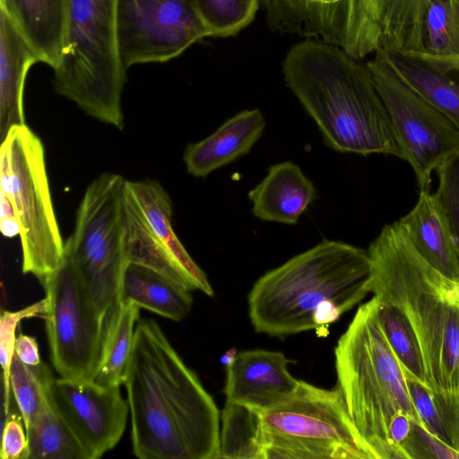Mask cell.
I'll return each mask as SVG.
<instances>
[{
  "label": "cell",
  "instance_id": "6da1fadb",
  "mask_svg": "<svg viewBox=\"0 0 459 459\" xmlns=\"http://www.w3.org/2000/svg\"><path fill=\"white\" fill-rule=\"evenodd\" d=\"M123 385L140 459H218L221 411L153 319L139 320Z\"/></svg>",
  "mask_w": 459,
  "mask_h": 459
},
{
  "label": "cell",
  "instance_id": "7a4b0ae2",
  "mask_svg": "<svg viewBox=\"0 0 459 459\" xmlns=\"http://www.w3.org/2000/svg\"><path fill=\"white\" fill-rule=\"evenodd\" d=\"M370 292L396 307L418 341L452 446L459 437V281L432 267L394 221L370 243Z\"/></svg>",
  "mask_w": 459,
  "mask_h": 459
},
{
  "label": "cell",
  "instance_id": "3957f363",
  "mask_svg": "<svg viewBox=\"0 0 459 459\" xmlns=\"http://www.w3.org/2000/svg\"><path fill=\"white\" fill-rule=\"evenodd\" d=\"M368 250L325 239L264 273L247 296L256 333L285 336L327 326L370 292Z\"/></svg>",
  "mask_w": 459,
  "mask_h": 459
},
{
  "label": "cell",
  "instance_id": "277c9868",
  "mask_svg": "<svg viewBox=\"0 0 459 459\" xmlns=\"http://www.w3.org/2000/svg\"><path fill=\"white\" fill-rule=\"evenodd\" d=\"M282 74L328 147L343 153L400 157L366 64L334 45L305 39L287 53Z\"/></svg>",
  "mask_w": 459,
  "mask_h": 459
},
{
  "label": "cell",
  "instance_id": "5b68a950",
  "mask_svg": "<svg viewBox=\"0 0 459 459\" xmlns=\"http://www.w3.org/2000/svg\"><path fill=\"white\" fill-rule=\"evenodd\" d=\"M378 299L360 305L334 349L337 386L374 459H403L412 423L427 429L381 327ZM429 430V429H428Z\"/></svg>",
  "mask_w": 459,
  "mask_h": 459
},
{
  "label": "cell",
  "instance_id": "8992f818",
  "mask_svg": "<svg viewBox=\"0 0 459 459\" xmlns=\"http://www.w3.org/2000/svg\"><path fill=\"white\" fill-rule=\"evenodd\" d=\"M67 53L54 71L56 92L90 117L124 127L126 82L117 41L118 0H68Z\"/></svg>",
  "mask_w": 459,
  "mask_h": 459
},
{
  "label": "cell",
  "instance_id": "52a82bcc",
  "mask_svg": "<svg viewBox=\"0 0 459 459\" xmlns=\"http://www.w3.org/2000/svg\"><path fill=\"white\" fill-rule=\"evenodd\" d=\"M260 414L264 459H374L337 385L299 380L289 397Z\"/></svg>",
  "mask_w": 459,
  "mask_h": 459
},
{
  "label": "cell",
  "instance_id": "ba28073f",
  "mask_svg": "<svg viewBox=\"0 0 459 459\" xmlns=\"http://www.w3.org/2000/svg\"><path fill=\"white\" fill-rule=\"evenodd\" d=\"M0 190L16 214L22 272L42 284L63 262L65 243L53 208L44 146L25 124L12 127L2 141Z\"/></svg>",
  "mask_w": 459,
  "mask_h": 459
},
{
  "label": "cell",
  "instance_id": "9c48e42d",
  "mask_svg": "<svg viewBox=\"0 0 459 459\" xmlns=\"http://www.w3.org/2000/svg\"><path fill=\"white\" fill-rule=\"evenodd\" d=\"M125 178L103 173L87 187L76 213L65 254L79 272L100 317L119 301L127 266L123 204Z\"/></svg>",
  "mask_w": 459,
  "mask_h": 459
},
{
  "label": "cell",
  "instance_id": "30bf717a",
  "mask_svg": "<svg viewBox=\"0 0 459 459\" xmlns=\"http://www.w3.org/2000/svg\"><path fill=\"white\" fill-rule=\"evenodd\" d=\"M365 64L389 117L400 158L411 164L420 191L429 190L432 172L459 155V129L379 53Z\"/></svg>",
  "mask_w": 459,
  "mask_h": 459
},
{
  "label": "cell",
  "instance_id": "8fae6325",
  "mask_svg": "<svg viewBox=\"0 0 459 459\" xmlns=\"http://www.w3.org/2000/svg\"><path fill=\"white\" fill-rule=\"evenodd\" d=\"M394 0H262L268 27L339 47L357 60L381 49Z\"/></svg>",
  "mask_w": 459,
  "mask_h": 459
},
{
  "label": "cell",
  "instance_id": "7c38bea8",
  "mask_svg": "<svg viewBox=\"0 0 459 459\" xmlns=\"http://www.w3.org/2000/svg\"><path fill=\"white\" fill-rule=\"evenodd\" d=\"M123 204L129 264L148 267L189 290L214 292L172 227L171 201L154 181L125 180Z\"/></svg>",
  "mask_w": 459,
  "mask_h": 459
},
{
  "label": "cell",
  "instance_id": "4fadbf2b",
  "mask_svg": "<svg viewBox=\"0 0 459 459\" xmlns=\"http://www.w3.org/2000/svg\"><path fill=\"white\" fill-rule=\"evenodd\" d=\"M42 286L48 299L46 333L55 370L64 378L94 380L104 322L65 254L58 269Z\"/></svg>",
  "mask_w": 459,
  "mask_h": 459
},
{
  "label": "cell",
  "instance_id": "5bb4252c",
  "mask_svg": "<svg viewBox=\"0 0 459 459\" xmlns=\"http://www.w3.org/2000/svg\"><path fill=\"white\" fill-rule=\"evenodd\" d=\"M117 28L126 69L168 62L210 37L195 0H118Z\"/></svg>",
  "mask_w": 459,
  "mask_h": 459
},
{
  "label": "cell",
  "instance_id": "9a60e30c",
  "mask_svg": "<svg viewBox=\"0 0 459 459\" xmlns=\"http://www.w3.org/2000/svg\"><path fill=\"white\" fill-rule=\"evenodd\" d=\"M51 396L90 459L101 457L119 442L129 413L120 386L60 377L53 381Z\"/></svg>",
  "mask_w": 459,
  "mask_h": 459
},
{
  "label": "cell",
  "instance_id": "2e32d148",
  "mask_svg": "<svg viewBox=\"0 0 459 459\" xmlns=\"http://www.w3.org/2000/svg\"><path fill=\"white\" fill-rule=\"evenodd\" d=\"M290 362L281 351L255 349L236 354L227 365L226 402L261 411L277 405L299 382L288 369Z\"/></svg>",
  "mask_w": 459,
  "mask_h": 459
},
{
  "label": "cell",
  "instance_id": "e0dca14e",
  "mask_svg": "<svg viewBox=\"0 0 459 459\" xmlns=\"http://www.w3.org/2000/svg\"><path fill=\"white\" fill-rule=\"evenodd\" d=\"M3 11L39 59L53 71L68 48V0H0Z\"/></svg>",
  "mask_w": 459,
  "mask_h": 459
},
{
  "label": "cell",
  "instance_id": "ac0fdd59",
  "mask_svg": "<svg viewBox=\"0 0 459 459\" xmlns=\"http://www.w3.org/2000/svg\"><path fill=\"white\" fill-rule=\"evenodd\" d=\"M264 128L265 119L259 109L238 112L212 134L186 148L183 160L187 172L195 178H205L247 154Z\"/></svg>",
  "mask_w": 459,
  "mask_h": 459
},
{
  "label": "cell",
  "instance_id": "d6986e66",
  "mask_svg": "<svg viewBox=\"0 0 459 459\" xmlns=\"http://www.w3.org/2000/svg\"><path fill=\"white\" fill-rule=\"evenodd\" d=\"M315 197L312 181L289 160L271 166L264 179L248 193L255 217L288 225L298 222Z\"/></svg>",
  "mask_w": 459,
  "mask_h": 459
},
{
  "label": "cell",
  "instance_id": "ffe728a7",
  "mask_svg": "<svg viewBox=\"0 0 459 459\" xmlns=\"http://www.w3.org/2000/svg\"><path fill=\"white\" fill-rule=\"evenodd\" d=\"M397 223L432 267L446 277L459 281V252L429 190L420 192L415 206Z\"/></svg>",
  "mask_w": 459,
  "mask_h": 459
},
{
  "label": "cell",
  "instance_id": "44dd1931",
  "mask_svg": "<svg viewBox=\"0 0 459 459\" xmlns=\"http://www.w3.org/2000/svg\"><path fill=\"white\" fill-rule=\"evenodd\" d=\"M38 57L8 16L0 10V137L24 125L23 89L30 68Z\"/></svg>",
  "mask_w": 459,
  "mask_h": 459
},
{
  "label": "cell",
  "instance_id": "7402d4cb",
  "mask_svg": "<svg viewBox=\"0 0 459 459\" xmlns=\"http://www.w3.org/2000/svg\"><path fill=\"white\" fill-rule=\"evenodd\" d=\"M190 291L148 267L128 264L121 281L119 300L180 321L192 308Z\"/></svg>",
  "mask_w": 459,
  "mask_h": 459
},
{
  "label": "cell",
  "instance_id": "603a6c76",
  "mask_svg": "<svg viewBox=\"0 0 459 459\" xmlns=\"http://www.w3.org/2000/svg\"><path fill=\"white\" fill-rule=\"evenodd\" d=\"M378 53L406 83L443 112L459 129V64L446 71H437L411 56Z\"/></svg>",
  "mask_w": 459,
  "mask_h": 459
},
{
  "label": "cell",
  "instance_id": "cb8c5ba5",
  "mask_svg": "<svg viewBox=\"0 0 459 459\" xmlns=\"http://www.w3.org/2000/svg\"><path fill=\"white\" fill-rule=\"evenodd\" d=\"M140 307L119 300L104 321L100 360L94 380L103 385L120 386L134 344Z\"/></svg>",
  "mask_w": 459,
  "mask_h": 459
},
{
  "label": "cell",
  "instance_id": "d4e9b609",
  "mask_svg": "<svg viewBox=\"0 0 459 459\" xmlns=\"http://www.w3.org/2000/svg\"><path fill=\"white\" fill-rule=\"evenodd\" d=\"M29 459H90V455L53 402L25 429Z\"/></svg>",
  "mask_w": 459,
  "mask_h": 459
},
{
  "label": "cell",
  "instance_id": "484cf974",
  "mask_svg": "<svg viewBox=\"0 0 459 459\" xmlns=\"http://www.w3.org/2000/svg\"><path fill=\"white\" fill-rule=\"evenodd\" d=\"M413 58L436 70L459 63V0L432 4L426 18L425 51Z\"/></svg>",
  "mask_w": 459,
  "mask_h": 459
},
{
  "label": "cell",
  "instance_id": "4316f807",
  "mask_svg": "<svg viewBox=\"0 0 459 459\" xmlns=\"http://www.w3.org/2000/svg\"><path fill=\"white\" fill-rule=\"evenodd\" d=\"M261 411L226 402L221 412L219 458L264 459Z\"/></svg>",
  "mask_w": 459,
  "mask_h": 459
},
{
  "label": "cell",
  "instance_id": "83f0119b",
  "mask_svg": "<svg viewBox=\"0 0 459 459\" xmlns=\"http://www.w3.org/2000/svg\"><path fill=\"white\" fill-rule=\"evenodd\" d=\"M55 378L48 364L27 365L14 353L10 368V385L25 429L48 404Z\"/></svg>",
  "mask_w": 459,
  "mask_h": 459
},
{
  "label": "cell",
  "instance_id": "f1b7e54d",
  "mask_svg": "<svg viewBox=\"0 0 459 459\" xmlns=\"http://www.w3.org/2000/svg\"><path fill=\"white\" fill-rule=\"evenodd\" d=\"M377 316L405 377L414 379L430 390L418 341L405 316L396 307L379 299Z\"/></svg>",
  "mask_w": 459,
  "mask_h": 459
},
{
  "label": "cell",
  "instance_id": "f546056e",
  "mask_svg": "<svg viewBox=\"0 0 459 459\" xmlns=\"http://www.w3.org/2000/svg\"><path fill=\"white\" fill-rule=\"evenodd\" d=\"M261 0H195L210 37L237 35L255 17Z\"/></svg>",
  "mask_w": 459,
  "mask_h": 459
},
{
  "label": "cell",
  "instance_id": "4dcf8cb0",
  "mask_svg": "<svg viewBox=\"0 0 459 459\" xmlns=\"http://www.w3.org/2000/svg\"><path fill=\"white\" fill-rule=\"evenodd\" d=\"M48 312V299L45 297L17 311L3 310L0 316V360L3 370L4 410L5 417L10 412V368L14 355L16 329L22 320L31 317H43Z\"/></svg>",
  "mask_w": 459,
  "mask_h": 459
},
{
  "label": "cell",
  "instance_id": "1f68e13d",
  "mask_svg": "<svg viewBox=\"0 0 459 459\" xmlns=\"http://www.w3.org/2000/svg\"><path fill=\"white\" fill-rule=\"evenodd\" d=\"M438 186L434 199L442 213L459 252V155L437 170Z\"/></svg>",
  "mask_w": 459,
  "mask_h": 459
},
{
  "label": "cell",
  "instance_id": "d6a6232c",
  "mask_svg": "<svg viewBox=\"0 0 459 459\" xmlns=\"http://www.w3.org/2000/svg\"><path fill=\"white\" fill-rule=\"evenodd\" d=\"M403 448L407 459H459V452L455 447L416 423L411 424Z\"/></svg>",
  "mask_w": 459,
  "mask_h": 459
},
{
  "label": "cell",
  "instance_id": "836d02e7",
  "mask_svg": "<svg viewBox=\"0 0 459 459\" xmlns=\"http://www.w3.org/2000/svg\"><path fill=\"white\" fill-rule=\"evenodd\" d=\"M406 379L413 403L429 431L452 446L445 421L431 391L414 379Z\"/></svg>",
  "mask_w": 459,
  "mask_h": 459
},
{
  "label": "cell",
  "instance_id": "e575fe53",
  "mask_svg": "<svg viewBox=\"0 0 459 459\" xmlns=\"http://www.w3.org/2000/svg\"><path fill=\"white\" fill-rule=\"evenodd\" d=\"M22 415L9 412L2 430L0 457L2 459H29V444Z\"/></svg>",
  "mask_w": 459,
  "mask_h": 459
},
{
  "label": "cell",
  "instance_id": "d590c367",
  "mask_svg": "<svg viewBox=\"0 0 459 459\" xmlns=\"http://www.w3.org/2000/svg\"><path fill=\"white\" fill-rule=\"evenodd\" d=\"M14 353L25 364L36 366L40 364L39 346L34 337L19 333L16 337Z\"/></svg>",
  "mask_w": 459,
  "mask_h": 459
},
{
  "label": "cell",
  "instance_id": "8d00e7d4",
  "mask_svg": "<svg viewBox=\"0 0 459 459\" xmlns=\"http://www.w3.org/2000/svg\"><path fill=\"white\" fill-rule=\"evenodd\" d=\"M0 229L4 236L19 235V224L13 207L7 195L0 190Z\"/></svg>",
  "mask_w": 459,
  "mask_h": 459
},
{
  "label": "cell",
  "instance_id": "74e56055",
  "mask_svg": "<svg viewBox=\"0 0 459 459\" xmlns=\"http://www.w3.org/2000/svg\"><path fill=\"white\" fill-rule=\"evenodd\" d=\"M455 449L459 452V437L455 446Z\"/></svg>",
  "mask_w": 459,
  "mask_h": 459
}]
</instances>
